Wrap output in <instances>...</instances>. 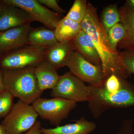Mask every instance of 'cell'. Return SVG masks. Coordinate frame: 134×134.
I'll return each mask as SVG.
<instances>
[{"instance_id": "cell-10", "label": "cell", "mask_w": 134, "mask_h": 134, "mask_svg": "<svg viewBox=\"0 0 134 134\" xmlns=\"http://www.w3.org/2000/svg\"><path fill=\"white\" fill-rule=\"evenodd\" d=\"M31 24L0 32V55H3L27 45Z\"/></svg>"}, {"instance_id": "cell-21", "label": "cell", "mask_w": 134, "mask_h": 134, "mask_svg": "<svg viewBox=\"0 0 134 134\" xmlns=\"http://www.w3.org/2000/svg\"><path fill=\"white\" fill-rule=\"evenodd\" d=\"M108 36L112 48L114 51H117V45L126 37V32L122 24L118 23L110 29Z\"/></svg>"}, {"instance_id": "cell-19", "label": "cell", "mask_w": 134, "mask_h": 134, "mask_svg": "<svg viewBox=\"0 0 134 134\" xmlns=\"http://www.w3.org/2000/svg\"><path fill=\"white\" fill-rule=\"evenodd\" d=\"M100 20L103 28L108 34L113 26L120 23L119 11L117 5H111L106 7L102 12Z\"/></svg>"}, {"instance_id": "cell-14", "label": "cell", "mask_w": 134, "mask_h": 134, "mask_svg": "<svg viewBox=\"0 0 134 134\" xmlns=\"http://www.w3.org/2000/svg\"><path fill=\"white\" fill-rule=\"evenodd\" d=\"M97 126L94 122L86 120L84 117L76 121L75 122L54 128L41 129L43 134H88L96 129Z\"/></svg>"}, {"instance_id": "cell-9", "label": "cell", "mask_w": 134, "mask_h": 134, "mask_svg": "<svg viewBox=\"0 0 134 134\" xmlns=\"http://www.w3.org/2000/svg\"><path fill=\"white\" fill-rule=\"evenodd\" d=\"M4 3L21 9L34 21L41 23L45 27L54 30L61 20L59 14L51 10L38 0H2Z\"/></svg>"}, {"instance_id": "cell-31", "label": "cell", "mask_w": 134, "mask_h": 134, "mask_svg": "<svg viewBox=\"0 0 134 134\" xmlns=\"http://www.w3.org/2000/svg\"><path fill=\"white\" fill-rule=\"evenodd\" d=\"M5 3H4L2 1V0H0V14L2 11L3 8L4 7Z\"/></svg>"}, {"instance_id": "cell-29", "label": "cell", "mask_w": 134, "mask_h": 134, "mask_svg": "<svg viewBox=\"0 0 134 134\" xmlns=\"http://www.w3.org/2000/svg\"><path fill=\"white\" fill-rule=\"evenodd\" d=\"M125 5L131 9L134 12V0L127 1Z\"/></svg>"}, {"instance_id": "cell-1", "label": "cell", "mask_w": 134, "mask_h": 134, "mask_svg": "<svg viewBox=\"0 0 134 134\" xmlns=\"http://www.w3.org/2000/svg\"><path fill=\"white\" fill-rule=\"evenodd\" d=\"M81 30L90 36L97 51L105 81L111 75L126 79L131 74L125 66L121 52L114 51L110 46L108 34L98 15L97 8L88 3L86 14L80 23Z\"/></svg>"}, {"instance_id": "cell-26", "label": "cell", "mask_w": 134, "mask_h": 134, "mask_svg": "<svg viewBox=\"0 0 134 134\" xmlns=\"http://www.w3.org/2000/svg\"><path fill=\"white\" fill-rule=\"evenodd\" d=\"M41 122L37 120L31 129L22 134H43L41 131Z\"/></svg>"}, {"instance_id": "cell-20", "label": "cell", "mask_w": 134, "mask_h": 134, "mask_svg": "<svg viewBox=\"0 0 134 134\" xmlns=\"http://www.w3.org/2000/svg\"><path fill=\"white\" fill-rule=\"evenodd\" d=\"M88 3L85 0H75L65 18L81 23L86 14Z\"/></svg>"}, {"instance_id": "cell-3", "label": "cell", "mask_w": 134, "mask_h": 134, "mask_svg": "<svg viewBox=\"0 0 134 134\" xmlns=\"http://www.w3.org/2000/svg\"><path fill=\"white\" fill-rule=\"evenodd\" d=\"M35 68L3 70L5 89L14 98L29 104L41 97L43 93L39 88Z\"/></svg>"}, {"instance_id": "cell-6", "label": "cell", "mask_w": 134, "mask_h": 134, "mask_svg": "<svg viewBox=\"0 0 134 134\" xmlns=\"http://www.w3.org/2000/svg\"><path fill=\"white\" fill-rule=\"evenodd\" d=\"M50 94L53 98H60L76 103L88 102L91 97L92 90L90 85L86 86L83 81L69 72L60 76Z\"/></svg>"}, {"instance_id": "cell-7", "label": "cell", "mask_w": 134, "mask_h": 134, "mask_svg": "<svg viewBox=\"0 0 134 134\" xmlns=\"http://www.w3.org/2000/svg\"><path fill=\"white\" fill-rule=\"evenodd\" d=\"M46 48L27 45L3 55L0 59L2 70L36 67L45 59Z\"/></svg>"}, {"instance_id": "cell-4", "label": "cell", "mask_w": 134, "mask_h": 134, "mask_svg": "<svg viewBox=\"0 0 134 134\" xmlns=\"http://www.w3.org/2000/svg\"><path fill=\"white\" fill-rule=\"evenodd\" d=\"M38 116L32 105L19 99L14 104L10 112L3 119L1 125L7 134H22L33 126Z\"/></svg>"}, {"instance_id": "cell-12", "label": "cell", "mask_w": 134, "mask_h": 134, "mask_svg": "<svg viewBox=\"0 0 134 134\" xmlns=\"http://www.w3.org/2000/svg\"><path fill=\"white\" fill-rule=\"evenodd\" d=\"M76 51L74 40L58 42L47 48L45 59L58 69L66 66L70 54Z\"/></svg>"}, {"instance_id": "cell-15", "label": "cell", "mask_w": 134, "mask_h": 134, "mask_svg": "<svg viewBox=\"0 0 134 134\" xmlns=\"http://www.w3.org/2000/svg\"><path fill=\"white\" fill-rule=\"evenodd\" d=\"M76 51L80 53L89 62L93 65L101 66V62L92 40L83 30L74 40Z\"/></svg>"}, {"instance_id": "cell-8", "label": "cell", "mask_w": 134, "mask_h": 134, "mask_svg": "<svg viewBox=\"0 0 134 134\" xmlns=\"http://www.w3.org/2000/svg\"><path fill=\"white\" fill-rule=\"evenodd\" d=\"M66 66L72 74L90 85L99 87L104 84L105 80L102 67L89 62L77 51L71 53Z\"/></svg>"}, {"instance_id": "cell-18", "label": "cell", "mask_w": 134, "mask_h": 134, "mask_svg": "<svg viewBox=\"0 0 134 134\" xmlns=\"http://www.w3.org/2000/svg\"><path fill=\"white\" fill-rule=\"evenodd\" d=\"M81 30L80 23L63 18L54 30L58 42L74 40Z\"/></svg>"}, {"instance_id": "cell-13", "label": "cell", "mask_w": 134, "mask_h": 134, "mask_svg": "<svg viewBox=\"0 0 134 134\" xmlns=\"http://www.w3.org/2000/svg\"><path fill=\"white\" fill-rule=\"evenodd\" d=\"M35 74L39 88L42 92L46 90H52L60 76L57 69L45 60L35 67Z\"/></svg>"}, {"instance_id": "cell-17", "label": "cell", "mask_w": 134, "mask_h": 134, "mask_svg": "<svg viewBox=\"0 0 134 134\" xmlns=\"http://www.w3.org/2000/svg\"><path fill=\"white\" fill-rule=\"evenodd\" d=\"M54 30L46 27L32 28L29 32L27 45L47 48L58 43Z\"/></svg>"}, {"instance_id": "cell-32", "label": "cell", "mask_w": 134, "mask_h": 134, "mask_svg": "<svg viewBox=\"0 0 134 134\" xmlns=\"http://www.w3.org/2000/svg\"><path fill=\"white\" fill-rule=\"evenodd\" d=\"M2 57V56L1 55H0V59H1V57Z\"/></svg>"}, {"instance_id": "cell-2", "label": "cell", "mask_w": 134, "mask_h": 134, "mask_svg": "<svg viewBox=\"0 0 134 134\" xmlns=\"http://www.w3.org/2000/svg\"><path fill=\"white\" fill-rule=\"evenodd\" d=\"M121 86L114 93L108 92L104 87L91 86L92 95L88 105L95 119H98L105 112L113 108L134 106V85L121 79Z\"/></svg>"}, {"instance_id": "cell-27", "label": "cell", "mask_w": 134, "mask_h": 134, "mask_svg": "<svg viewBox=\"0 0 134 134\" xmlns=\"http://www.w3.org/2000/svg\"><path fill=\"white\" fill-rule=\"evenodd\" d=\"M5 90L6 89L3 80V71L0 69V93Z\"/></svg>"}, {"instance_id": "cell-11", "label": "cell", "mask_w": 134, "mask_h": 134, "mask_svg": "<svg viewBox=\"0 0 134 134\" xmlns=\"http://www.w3.org/2000/svg\"><path fill=\"white\" fill-rule=\"evenodd\" d=\"M34 21L23 10L5 4L0 14V32L19 26L31 24Z\"/></svg>"}, {"instance_id": "cell-5", "label": "cell", "mask_w": 134, "mask_h": 134, "mask_svg": "<svg viewBox=\"0 0 134 134\" xmlns=\"http://www.w3.org/2000/svg\"><path fill=\"white\" fill-rule=\"evenodd\" d=\"M32 105L41 119L48 121L52 125L58 126L76 108L77 103L60 98L40 97Z\"/></svg>"}, {"instance_id": "cell-25", "label": "cell", "mask_w": 134, "mask_h": 134, "mask_svg": "<svg viewBox=\"0 0 134 134\" xmlns=\"http://www.w3.org/2000/svg\"><path fill=\"white\" fill-rule=\"evenodd\" d=\"M40 3L50 8L53 12L59 14H63L66 11L60 7L56 0H38Z\"/></svg>"}, {"instance_id": "cell-30", "label": "cell", "mask_w": 134, "mask_h": 134, "mask_svg": "<svg viewBox=\"0 0 134 134\" xmlns=\"http://www.w3.org/2000/svg\"><path fill=\"white\" fill-rule=\"evenodd\" d=\"M0 134H7L5 129L1 124H0Z\"/></svg>"}, {"instance_id": "cell-28", "label": "cell", "mask_w": 134, "mask_h": 134, "mask_svg": "<svg viewBox=\"0 0 134 134\" xmlns=\"http://www.w3.org/2000/svg\"><path fill=\"white\" fill-rule=\"evenodd\" d=\"M128 126L125 125L120 130L117 134H131L129 132V129H128Z\"/></svg>"}, {"instance_id": "cell-23", "label": "cell", "mask_w": 134, "mask_h": 134, "mask_svg": "<svg viewBox=\"0 0 134 134\" xmlns=\"http://www.w3.org/2000/svg\"><path fill=\"white\" fill-rule=\"evenodd\" d=\"M121 86V79L114 75H112L106 80L104 86L110 93H114L119 91Z\"/></svg>"}, {"instance_id": "cell-22", "label": "cell", "mask_w": 134, "mask_h": 134, "mask_svg": "<svg viewBox=\"0 0 134 134\" xmlns=\"http://www.w3.org/2000/svg\"><path fill=\"white\" fill-rule=\"evenodd\" d=\"M14 98L7 90L0 93V120L4 119L10 112L14 104Z\"/></svg>"}, {"instance_id": "cell-16", "label": "cell", "mask_w": 134, "mask_h": 134, "mask_svg": "<svg viewBox=\"0 0 134 134\" xmlns=\"http://www.w3.org/2000/svg\"><path fill=\"white\" fill-rule=\"evenodd\" d=\"M120 23L125 27L126 36L118 44L117 47L127 51H134V12L126 5L120 8Z\"/></svg>"}, {"instance_id": "cell-24", "label": "cell", "mask_w": 134, "mask_h": 134, "mask_svg": "<svg viewBox=\"0 0 134 134\" xmlns=\"http://www.w3.org/2000/svg\"><path fill=\"white\" fill-rule=\"evenodd\" d=\"M122 60L128 72L134 74V51H126L121 52Z\"/></svg>"}]
</instances>
